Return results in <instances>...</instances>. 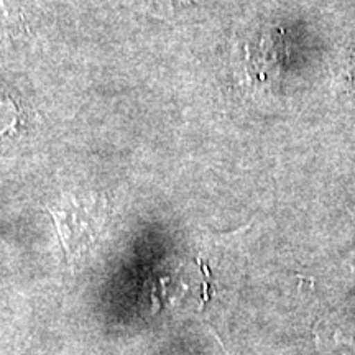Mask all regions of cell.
I'll return each instance as SVG.
<instances>
[{
  "label": "cell",
  "instance_id": "cell-1",
  "mask_svg": "<svg viewBox=\"0 0 355 355\" xmlns=\"http://www.w3.org/2000/svg\"><path fill=\"white\" fill-rule=\"evenodd\" d=\"M69 260L83 255L94 243L105 219V202L99 194L68 196L50 207Z\"/></svg>",
  "mask_w": 355,
  "mask_h": 355
},
{
  "label": "cell",
  "instance_id": "cell-2",
  "mask_svg": "<svg viewBox=\"0 0 355 355\" xmlns=\"http://www.w3.org/2000/svg\"><path fill=\"white\" fill-rule=\"evenodd\" d=\"M343 73L345 83L349 84V87L352 89V91H355V48L350 50L347 58H345Z\"/></svg>",
  "mask_w": 355,
  "mask_h": 355
},
{
  "label": "cell",
  "instance_id": "cell-3",
  "mask_svg": "<svg viewBox=\"0 0 355 355\" xmlns=\"http://www.w3.org/2000/svg\"><path fill=\"white\" fill-rule=\"evenodd\" d=\"M354 270H355V257H354Z\"/></svg>",
  "mask_w": 355,
  "mask_h": 355
}]
</instances>
